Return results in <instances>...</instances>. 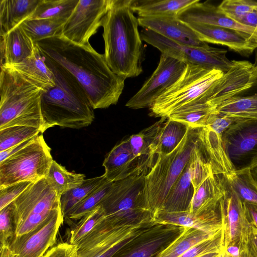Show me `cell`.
<instances>
[{
    "label": "cell",
    "mask_w": 257,
    "mask_h": 257,
    "mask_svg": "<svg viewBox=\"0 0 257 257\" xmlns=\"http://www.w3.org/2000/svg\"><path fill=\"white\" fill-rule=\"evenodd\" d=\"M85 175L70 172L53 160L45 179L49 185L60 195L80 185Z\"/></svg>",
    "instance_id": "obj_33"
},
{
    "label": "cell",
    "mask_w": 257,
    "mask_h": 257,
    "mask_svg": "<svg viewBox=\"0 0 257 257\" xmlns=\"http://www.w3.org/2000/svg\"><path fill=\"white\" fill-rule=\"evenodd\" d=\"M43 134L39 129L16 125L0 130V152Z\"/></svg>",
    "instance_id": "obj_40"
},
{
    "label": "cell",
    "mask_w": 257,
    "mask_h": 257,
    "mask_svg": "<svg viewBox=\"0 0 257 257\" xmlns=\"http://www.w3.org/2000/svg\"><path fill=\"white\" fill-rule=\"evenodd\" d=\"M64 220L60 208L36 229L14 237L10 243L11 257H43L55 243Z\"/></svg>",
    "instance_id": "obj_16"
},
{
    "label": "cell",
    "mask_w": 257,
    "mask_h": 257,
    "mask_svg": "<svg viewBox=\"0 0 257 257\" xmlns=\"http://www.w3.org/2000/svg\"><path fill=\"white\" fill-rule=\"evenodd\" d=\"M222 141L235 171L257 165V120L234 121L223 134Z\"/></svg>",
    "instance_id": "obj_12"
},
{
    "label": "cell",
    "mask_w": 257,
    "mask_h": 257,
    "mask_svg": "<svg viewBox=\"0 0 257 257\" xmlns=\"http://www.w3.org/2000/svg\"><path fill=\"white\" fill-rule=\"evenodd\" d=\"M45 90L13 68L1 65L0 130L12 126H32L46 131L41 111Z\"/></svg>",
    "instance_id": "obj_4"
},
{
    "label": "cell",
    "mask_w": 257,
    "mask_h": 257,
    "mask_svg": "<svg viewBox=\"0 0 257 257\" xmlns=\"http://www.w3.org/2000/svg\"><path fill=\"white\" fill-rule=\"evenodd\" d=\"M199 141V128L189 127L173 151L164 156H156L157 159L145 176L144 189L146 208L153 217L161 211Z\"/></svg>",
    "instance_id": "obj_5"
},
{
    "label": "cell",
    "mask_w": 257,
    "mask_h": 257,
    "mask_svg": "<svg viewBox=\"0 0 257 257\" xmlns=\"http://www.w3.org/2000/svg\"><path fill=\"white\" fill-rule=\"evenodd\" d=\"M224 191L223 175H210L194 193L189 211L194 215L222 212Z\"/></svg>",
    "instance_id": "obj_23"
},
{
    "label": "cell",
    "mask_w": 257,
    "mask_h": 257,
    "mask_svg": "<svg viewBox=\"0 0 257 257\" xmlns=\"http://www.w3.org/2000/svg\"><path fill=\"white\" fill-rule=\"evenodd\" d=\"M224 238L222 228L214 235L194 245L179 257H199L210 252L222 250Z\"/></svg>",
    "instance_id": "obj_44"
},
{
    "label": "cell",
    "mask_w": 257,
    "mask_h": 257,
    "mask_svg": "<svg viewBox=\"0 0 257 257\" xmlns=\"http://www.w3.org/2000/svg\"><path fill=\"white\" fill-rule=\"evenodd\" d=\"M222 251V250L218 251L210 252L208 253L202 255L199 257H218L221 253Z\"/></svg>",
    "instance_id": "obj_55"
},
{
    "label": "cell",
    "mask_w": 257,
    "mask_h": 257,
    "mask_svg": "<svg viewBox=\"0 0 257 257\" xmlns=\"http://www.w3.org/2000/svg\"><path fill=\"white\" fill-rule=\"evenodd\" d=\"M107 180L103 175L85 179L82 183L60 197V207L62 216L66 219L70 212L91 192Z\"/></svg>",
    "instance_id": "obj_35"
},
{
    "label": "cell",
    "mask_w": 257,
    "mask_h": 257,
    "mask_svg": "<svg viewBox=\"0 0 257 257\" xmlns=\"http://www.w3.org/2000/svg\"><path fill=\"white\" fill-rule=\"evenodd\" d=\"M224 243L223 250L238 251L246 223L245 203L223 176Z\"/></svg>",
    "instance_id": "obj_17"
},
{
    "label": "cell",
    "mask_w": 257,
    "mask_h": 257,
    "mask_svg": "<svg viewBox=\"0 0 257 257\" xmlns=\"http://www.w3.org/2000/svg\"><path fill=\"white\" fill-rule=\"evenodd\" d=\"M29 139L18 145L0 152V162H3L9 157L19 152L30 143L35 138Z\"/></svg>",
    "instance_id": "obj_51"
},
{
    "label": "cell",
    "mask_w": 257,
    "mask_h": 257,
    "mask_svg": "<svg viewBox=\"0 0 257 257\" xmlns=\"http://www.w3.org/2000/svg\"><path fill=\"white\" fill-rule=\"evenodd\" d=\"M139 26L174 42L199 47L209 45L201 41L195 31L177 17L138 18Z\"/></svg>",
    "instance_id": "obj_21"
},
{
    "label": "cell",
    "mask_w": 257,
    "mask_h": 257,
    "mask_svg": "<svg viewBox=\"0 0 257 257\" xmlns=\"http://www.w3.org/2000/svg\"><path fill=\"white\" fill-rule=\"evenodd\" d=\"M167 118H161L150 126L128 138L132 152L136 157L154 160L159 133Z\"/></svg>",
    "instance_id": "obj_31"
},
{
    "label": "cell",
    "mask_w": 257,
    "mask_h": 257,
    "mask_svg": "<svg viewBox=\"0 0 257 257\" xmlns=\"http://www.w3.org/2000/svg\"><path fill=\"white\" fill-rule=\"evenodd\" d=\"M33 183L18 182L0 189V210L12 203Z\"/></svg>",
    "instance_id": "obj_47"
},
{
    "label": "cell",
    "mask_w": 257,
    "mask_h": 257,
    "mask_svg": "<svg viewBox=\"0 0 257 257\" xmlns=\"http://www.w3.org/2000/svg\"><path fill=\"white\" fill-rule=\"evenodd\" d=\"M245 217L248 223L257 228V205L245 203Z\"/></svg>",
    "instance_id": "obj_50"
},
{
    "label": "cell",
    "mask_w": 257,
    "mask_h": 257,
    "mask_svg": "<svg viewBox=\"0 0 257 257\" xmlns=\"http://www.w3.org/2000/svg\"><path fill=\"white\" fill-rule=\"evenodd\" d=\"M139 26L130 0H111L102 20L104 56L110 69L124 79L143 72L144 48Z\"/></svg>",
    "instance_id": "obj_2"
},
{
    "label": "cell",
    "mask_w": 257,
    "mask_h": 257,
    "mask_svg": "<svg viewBox=\"0 0 257 257\" xmlns=\"http://www.w3.org/2000/svg\"><path fill=\"white\" fill-rule=\"evenodd\" d=\"M61 195L45 178L33 183L13 202L15 236L36 229L61 208Z\"/></svg>",
    "instance_id": "obj_8"
},
{
    "label": "cell",
    "mask_w": 257,
    "mask_h": 257,
    "mask_svg": "<svg viewBox=\"0 0 257 257\" xmlns=\"http://www.w3.org/2000/svg\"><path fill=\"white\" fill-rule=\"evenodd\" d=\"M154 223L119 226L105 217L76 244L77 257H111L134 237Z\"/></svg>",
    "instance_id": "obj_11"
},
{
    "label": "cell",
    "mask_w": 257,
    "mask_h": 257,
    "mask_svg": "<svg viewBox=\"0 0 257 257\" xmlns=\"http://www.w3.org/2000/svg\"><path fill=\"white\" fill-rule=\"evenodd\" d=\"M41 0H0V35L7 34L28 19Z\"/></svg>",
    "instance_id": "obj_29"
},
{
    "label": "cell",
    "mask_w": 257,
    "mask_h": 257,
    "mask_svg": "<svg viewBox=\"0 0 257 257\" xmlns=\"http://www.w3.org/2000/svg\"><path fill=\"white\" fill-rule=\"evenodd\" d=\"M77 245L61 242L51 247L43 257H77Z\"/></svg>",
    "instance_id": "obj_48"
},
{
    "label": "cell",
    "mask_w": 257,
    "mask_h": 257,
    "mask_svg": "<svg viewBox=\"0 0 257 257\" xmlns=\"http://www.w3.org/2000/svg\"><path fill=\"white\" fill-rule=\"evenodd\" d=\"M67 21L62 18L26 19L20 25L35 43L47 38L62 35L63 27Z\"/></svg>",
    "instance_id": "obj_34"
},
{
    "label": "cell",
    "mask_w": 257,
    "mask_h": 257,
    "mask_svg": "<svg viewBox=\"0 0 257 257\" xmlns=\"http://www.w3.org/2000/svg\"><path fill=\"white\" fill-rule=\"evenodd\" d=\"M155 222L198 229L215 234L223 228V213H211L194 215L189 211L159 212L154 216Z\"/></svg>",
    "instance_id": "obj_25"
},
{
    "label": "cell",
    "mask_w": 257,
    "mask_h": 257,
    "mask_svg": "<svg viewBox=\"0 0 257 257\" xmlns=\"http://www.w3.org/2000/svg\"><path fill=\"white\" fill-rule=\"evenodd\" d=\"M218 257H225L223 250L221 251V253Z\"/></svg>",
    "instance_id": "obj_56"
},
{
    "label": "cell",
    "mask_w": 257,
    "mask_h": 257,
    "mask_svg": "<svg viewBox=\"0 0 257 257\" xmlns=\"http://www.w3.org/2000/svg\"><path fill=\"white\" fill-rule=\"evenodd\" d=\"M0 257H11L10 244L1 245Z\"/></svg>",
    "instance_id": "obj_53"
},
{
    "label": "cell",
    "mask_w": 257,
    "mask_h": 257,
    "mask_svg": "<svg viewBox=\"0 0 257 257\" xmlns=\"http://www.w3.org/2000/svg\"><path fill=\"white\" fill-rule=\"evenodd\" d=\"M199 139L211 163L214 174L228 176L234 169L225 151L222 135L208 126L199 128Z\"/></svg>",
    "instance_id": "obj_27"
},
{
    "label": "cell",
    "mask_w": 257,
    "mask_h": 257,
    "mask_svg": "<svg viewBox=\"0 0 257 257\" xmlns=\"http://www.w3.org/2000/svg\"><path fill=\"white\" fill-rule=\"evenodd\" d=\"M198 0H130V7L141 18L178 16Z\"/></svg>",
    "instance_id": "obj_28"
},
{
    "label": "cell",
    "mask_w": 257,
    "mask_h": 257,
    "mask_svg": "<svg viewBox=\"0 0 257 257\" xmlns=\"http://www.w3.org/2000/svg\"><path fill=\"white\" fill-rule=\"evenodd\" d=\"M105 217L104 209L99 205L81 218L72 228L70 232L69 242L77 244L91 232Z\"/></svg>",
    "instance_id": "obj_42"
},
{
    "label": "cell",
    "mask_w": 257,
    "mask_h": 257,
    "mask_svg": "<svg viewBox=\"0 0 257 257\" xmlns=\"http://www.w3.org/2000/svg\"><path fill=\"white\" fill-rule=\"evenodd\" d=\"M224 176L243 202L257 205V186L250 175L249 169L234 171Z\"/></svg>",
    "instance_id": "obj_39"
},
{
    "label": "cell",
    "mask_w": 257,
    "mask_h": 257,
    "mask_svg": "<svg viewBox=\"0 0 257 257\" xmlns=\"http://www.w3.org/2000/svg\"><path fill=\"white\" fill-rule=\"evenodd\" d=\"M192 175L193 164L190 157L182 173L171 189L161 211L159 212L171 213L189 211L194 194L192 183Z\"/></svg>",
    "instance_id": "obj_26"
},
{
    "label": "cell",
    "mask_w": 257,
    "mask_h": 257,
    "mask_svg": "<svg viewBox=\"0 0 257 257\" xmlns=\"http://www.w3.org/2000/svg\"><path fill=\"white\" fill-rule=\"evenodd\" d=\"M79 0H41L34 13L27 19L62 18L68 20Z\"/></svg>",
    "instance_id": "obj_37"
},
{
    "label": "cell",
    "mask_w": 257,
    "mask_h": 257,
    "mask_svg": "<svg viewBox=\"0 0 257 257\" xmlns=\"http://www.w3.org/2000/svg\"><path fill=\"white\" fill-rule=\"evenodd\" d=\"M6 65L35 82L45 90L55 85L54 74L45 63L36 44L34 53L31 57L18 64Z\"/></svg>",
    "instance_id": "obj_30"
},
{
    "label": "cell",
    "mask_w": 257,
    "mask_h": 257,
    "mask_svg": "<svg viewBox=\"0 0 257 257\" xmlns=\"http://www.w3.org/2000/svg\"><path fill=\"white\" fill-rule=\"evenodd\" d=\"M35 43L42 56L64 68L78 80L94 109L117 103L125 79L110 69L104 54L92 46L74 43L62 35Z\"/></svg>",
    "instance_id": "obj_1"
},
{
    "label": "cell",
    "mask_w": 257,
    "mask_h": 257,
    "mask_svg": "<svg viewBox=\"0 0 257 257\" xmlns=\"http://www.w3.org/2000/svg\"><path fill=\"white\" fill-rule=\"evenodd\" d=\"M189 127L183 122L167 117L159 133L156 156H164L173 151L184 137Z\"/></svg>",
    "instance_id": "obj_32"
},
{
    "label": "cell",
    "mask_w": 257,
    "mask_h": 257,
    "mask_svg": "<svg viewBox=\"0 0 257 257\" xmlns=\"http://www.w3.org/2000/svg\"><path fill=\"white\" fill-rule=\"evenodd\" d=\"M53 160L50 148L42 134H39L23 149L0 162V189L45 178Z\"/></svg>",
    "instance_id": "obj_9"
},
{
    "label": "cell",
    "mask_w": 257,
    "mask_h": 257,
    "mask_svg": "<svg viewBox=\"0 0 257 257\" xmlns=\"http://www.w3.org/2000/svg\"><path fill=\"white\" fill-rule=\"evenodd\" d=\"M43 57L55 84L41 96L46 130L55 125L76 129L89 125L94 119V109L82 85L68 70Z\"/></svg>",
    "instance_id": "obj_3"
},
{
    "label": "cell",
    "mask_w": 257,
    "mask_h": 257,
    "mask_svg": "<svg viewBox=\"0 0 257 257\" xmlns=\"http://www.w3.org/2000/svg\"><path fill=\"white\" fill-rule=\"evenodd\" d=\"M253 64L248 61L233 60L230 69L224 73L211 89L208 101L215 109L250 87Z\"/></svg>",
    "instance_id": "obj_18"
},
{
    "label": "cell",
    "mask_w": 257,
    "mask_h": 257,
    "mask_svg": "<svg viewBox=\"0 0 257 257\" xmlns=\"http://www.w3.org/2000/svg\"><path fill=\"white\" fill-rule=\"evenodd\" d=\"M110 3L111 0H79L63 27L62 36L74 43L91 47L90 38L101 26Z\"/></svg>",
    "instance_id": "obj_13"
},
{
    "label": "cell",
    "mask_w": 257,
    "mask_h": 257,
    "mask_svg": "<svg viewBox=\"0 0 257 257\" xmlns=\"http://www.w3.org/2000/svg\"><path fill=\"white\" fill-rule=\"evenodd\" d=\"M215 234L194 228L186 227L182 234L157 257H179L194 245Z\"/></svg>",
    "instance_id": "obj_36"
},
{
    "label": "cell",
    "mask_w": 257,
    "mask_h": 257,
    "mask_svg": "<svg viewBox=\"0 0 257 257\" xmlns=\"http://www.w3.org/2000/svg\"><path fill=\"white\" fill-rule=\"evenodd\" d=\"M185 227L155 222L134 237L111 257H157Z\"/></svg>",
    "instance_id": "obj_14"
},
{
    "label": "cell",
    "mask_w": 257,
    "mask_h": 257,
    "mask_svg": "<svg viewBox=\"0 0 257 257\" xmlns=\"http://www.w3.org/2000/svg\"><path fill=\"white\" fill-rule=\"evenodd\" d=\"M13 202L0 210L1 245L10 244L15 236Z\"/></svg>",
    "instance_id": "obj_46"
},
{
    "label": "cell",
    "mask_w": 257,
    "mask_h": 257,
    "mask_svg": "<svg viewBox=\"0 0 257 257\" xmlns=\"http://www.w3.org/2000/svg\"><path fill=\"white\" fill-rule=\"evenodd\" d=\"M250 87L237 96H248L250 101L245 112L237 120H257V59L253 64L249 80Z\"/></svg>",
    "instance_id": "obj_45"
},
{
    "label": "cell",
    "mask_w": 257,
    "mask_h": 257,
    "mask_svg": "<svg viewBox=\"0 0 257 257\" xmlns=\"http://www.w3.org/2000/svg\"><path fill=\"white\" fill-rule=\"evenodd\" d=\"M186 23H199L222 27L248 36L257 43V29L244 26L228 18L217 7L198 0L177 17Z\"/></svg>",
    "instance_id": "obj_20"
},
{
    "label": "cell",
    "mask_w": 257,
    "mask_h": 257,
    "mask_svg": "<svg viewBox=\"0 0 257 257\" xmlns=\"http://www.w3.org/2000/svg\"><path fill=\"white\" fill-rule=\"evenodd\" d=\"M153 161L136 157L131 149L128 139L121 141L107 154L102 166L103 175L110 182L125 179L146 166H151Z\"/></svg>",
    "instance_id": "obj_19"
},
{
    "label": "cell",
    "mask_w": 257,
    "mask_h": 257,
    "mask_svg": "<svg viewBox=\"0 0 257 257\" xmlns=\"http://www.w3.org/2000/svg\"><path fill=\"white\" fill-rule=\"evenodd\" d=\"M225 257H255L248 246L242 235L239 251L237 256H233L224 252Z\"/></svg>",
    "instance_id": "obj_52"
},
{
    "label": "cell",
    "mask_w": 257,
    "mask_h": 257,
    "mask_svg": "<svg viewBox=\"0 0 257 257\" xmlns=\"http://www.w3.org/2000/svg\"><path fill=\"white\" fill-rule=\"evenodd\" d=\"M146 166L128 177L113 182L100 203L106 218L119 226H138L155 222L144 196Z\"/></svg>",
    "instance_id": "obj_7"
},
{
    "label": "cell",
    "mask_w": 257,
    "mask_h": 257,
    "mask_svg": "<svg viewBox=\"0 0 257 257\" xmlns=\"http://www.w3.org/2000/svg\"><path fill=\"white\" fill-rule=\"evenodd\" d=\"M215 108L207 101L178 110L168 117L183 122L192 128L205 126Z\"/></svg>",
    "instance_id": "obj_38"
},
{
    "label": "cell",
    "mask_w": 257,
    "mask_h": 257,
    "mask_svg": "<svg viewBox=\"0 0 257 257\" xmlns=\"http://www.w3.org/2000/svg\"><path fill=\"white\" fill-rule=\"evenodd\" d=\"M243 236L252 253L257 257V228L246 221Z\"/></svg>",
    "instance_id": "obj_49"
},
{
    "label": "cell",
    "mask_w": 257,
    "mask_h": 257,
    "mask_svg": "<svg viewBox=\"0 0 257 257\" xmlns=\"http://www.w3.org/2000/svg\"><path fill=\"white\" fill-rule=\"evenodd\" d=\"M144 41L185 63L200 66L208 70L218 69L224 73L233 65L226 56L227 51L208 46L199 47L177 43L147 29L140 33Z\"/></svg>",
    "instance_id": "obj_10"
},
{
    "label": "cell",
    "mask_w": 257,
    "mask_h": 257,
    "mask_svg": "<svg viewBox=\"0 0 257 257\" xmlns=\"http://www.w3.org/2000/svg\"><path fill=\"white\" fill-rule=\"evenodd\" d=\"M223 74L218 69L208 70L187 63L176 81L149 108L150 115L168 117L178 110L206 102L209 98L212 88Z\"/></svg>",
    "instance_id": "obj_6"
},
{
    "label": "cell",
    "mask_w": 257,
    "mask_h": 257,
    "mask_svg": "<svg viewBox=\"0 0 257 257\" xmlns=\"http://www.w3.org/2000/svg\"><path fill=\"white\" fill-rule=\"evenodd\" d=\"M217 8L225 16L238 23L245 14L257 8V2L250 0H225Z\"/></svg>",
    "instance_id": "obj_43"
},
{
    "label": "cell",
    "mask_w": 257,
    "mask_h": 257,
    "mask_svg": "<svg viewBox=\"0 0 257 257\" xmlns=\"http://www.w3.org/2000/svg\"><path fill=\"white\" fill-rule=\"evenodd\" d=\"M186 63L161 53L159 64L141 89L126 102L132 109L150 108L157 98L174 84L184 70Z\"/></svg>",
    "instance_id": "obj_15"
},
{
    "label": "cell",
    "mask_w": 257,
    "mask_h": 257,
    "mask_svg": "<svg viewBox=\"0 0 257 257\" xmlns=\"http://www.w3.org/2000/svg\"><path fill=\"white\" fill-rule=\"evenodd\" d=\"M1 65H12L31 57L36 44L20 25L0 35Z\"/></svg>",
    "instance_id": "obj_24"
},
{
    "label": "cell",
    "mask_w": 257,
    "mask_h": 257,
    "mask_svg": "<svg viewBox=\"0 0 257 257\" xmlns=\"http://www.w3.org/2000/svg\"><path fill=\"white\" fill-rule=\"evenodd\" d=\"M200 39L205 42L225 46L234 51L248 55L257 48V43L236 31L199 23H187Z\"/></svg>",
    "instance_id": "obj_22"
},
{
    "label": "cell",
    "mask_w": 257,
    "mask_h": 257,
    "mask_svg": "<svg viewBox=\"0 0 257 257\" xmlns=\"http://www.w3.org/2000/svg\"><path fill=\"white\" fill-rule=\"evenodd\" d=\"M113 182L106 180L79 203L68 214L66 219L77 220L98 206L111 189Z\"/></svg>",
    "instance_id": "obj_41"
},
{
    "label": "cell",
    "mask_w": 257,
    "mask_h": 257,
    "mask_svg": "<svg viewBox=\"0 0 257 257\" xmlns=\"http://www.w3.org/2000/svg\"><path fill=\"white\" fill-rule=\"evenodd\" d=\"M250 175L257 186V165L249 169Z\"/></svg>",
    "instance_id": "obj_54"
}]
</instances>
